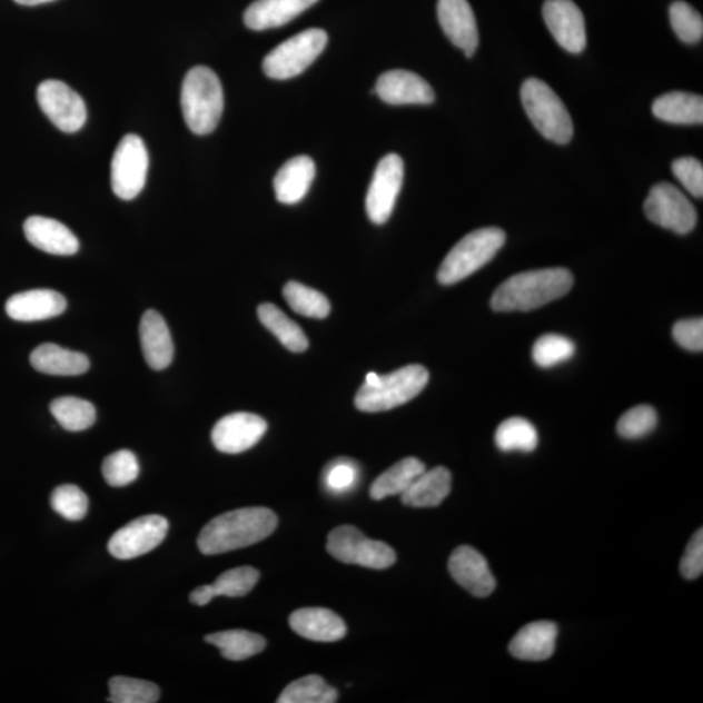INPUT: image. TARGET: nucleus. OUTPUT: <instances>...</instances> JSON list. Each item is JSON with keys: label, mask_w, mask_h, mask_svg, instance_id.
Listing matches in <instances>:
<instances>
[{"label": "nucleus", "mask_w": 703, "mask_h": 703, "mask_svg": "<svg viewBox=\"0 0 703 703\" xmlns=\"http://www.w3.org/2000/svg\"><path fill=\"white\" fill-rule=\"evenodd\" d=\"M382 101L388 105H430L435 93L430 83L415 72L394 70L379 76L376 90Z\"/></svg>", "instance_id": "nucleus-18"}, {"label": "nucleus", "mask_w": 703, "mask_h": 703, "mask_svg": "<svg viewBox=\"0 0 703 703\" xmlns=\"http://www.w3.org/2000/svg\"><path fill=\"white\" fill-rule=\"evenodd\" d=\"M66 309V297L52 289L27 290L11 296L6 303L7 315L19 323L56 318Z\"/></svg>", "instance_id": "nucleus-19"}, {"label": "nucleus", "mask_w": 703, "mask_h": 703, "mask_svg": "<svg viewBox=\"0 0 703 703\" xmlns=\"http://www.w3.org/2000/svg\"><path fill=\"white\" fill-rule=\"evenodd\" d=\"M205 641L218 647L224 659L236 662L251 659L266 647V640L261 634L242 630L208 634Z\"/></svg>", "instance_id": "nucleus-30"}, {"label": "nucleus", "mask_w": 703, "mask_h": 703, "mask_svg": "<svg viewBox=\"0 0 703 703\" xmlns=\"http://www.w3.org/2000/svg\"><path fill=\"white\" fill-rule=\"evenodd\" d=\"M426 471V466L416 457H405L392 468L382 473L370 487L374 501H382L393 495H402Z\"/></svg>", "instance_id": "nucleus-29"}, {"label": "nucleus", "mask_w": 703, "mask_h": 703, "mask_svg": "<svg viewBox=\"0 0 703 703\" xmlns=\"http://www.w3.org/2000/svg\"><path fill=\"white\" fill-rule=\"evenodd\" d=\"M37 101L46 117L62 132H78L87 123L86 102L62 81H43L37 89Z\"/></svg>", "instance_id": "nucleus-10"}, {"label": "nucleus", "mask_w": 703, "mask_h": 703, "mask_svg": "<svg viewBox=\"0 0 703 703\" xmlns=\"http://www.w3.org/2000/svg\"><path fill=\"white\" fill-rule=\"evenodd\" d=\"M30 364L37 372L62 377L81 376L90 368L89 358L86 355L52 343H44L37 347L30 355Z\"/></svg>", "instance_id": "nucleus-26"}, {"label": "nucleus", "mask_w": 703, "mask_h": 703, "mask_svg": "<svg viewBox=\"0 0 703 703\" xmlns=\"http://www.w3.org/2000/svg\"><path fill=\"white\" fill-rule=\"evenodd\" d=\"M360 478L358 466L348 458H338L327 466L324 473V484L327 492L343 495L354 491Z\"/></svg>", "instance_id": "nucleus-43"}, {"label": "nucleus", "mask_w": 703, "mask_h": 703, "mask_svg": "<svg viewBox=\"0 0 703 703\" xmlns=\"http://www.w3.org/2000/svg\"><path fill=\"white\" fill-rule=\"evenodd\" d=\"M646 217L662 228L686 235L697 225V211L684 194L669 182L652 188L645 201Z\"/></svg>", "instance_id": "nucleus-11"}, {"label": "nucleus", "mask_w": 703, "mask_h": 703, "mask_svg": "<svg viewBox=\"0 0 703 703\" xmlns=\"http://www.w3.org/2000/svg\"><path fill=\"white\" fill-rule=\"evenodd\" d=\"M167 532L168 522L164 516H142L115 533L107 547L117 560H135L162 544Z\"/></svg>", "instance_id": "nucleus-12"}, {"label": "nucleus", "mask_w": 703, "mask_h": 703, "mask_svg": "<svg viewBox=\"0 0 703 703\" xmlns=\"http://www.w3.org/2000/svg\"><path fill=\"white\" fill-rule=\"evenodd\" d=\"M429 372L422 365H408L387 376L372 372L358 389L355 397L356 407L366 414H378L400 407L422 394L429 384Z\"/></svg>", "instance_id": "nucleus-3"}, {"label": "nucleus", "mask_w": 703, "mask_h": 703, "mask_svg": "<svg viewBox=\"0 0 703 703\" xmlns=\"http://www.w3.org/2000/svg\"><path fill=\"white\" fill-rule=\"evenodd\" d=\"M674 339L680 347L692 352H702L703 349V319L692 318L679 320L675 324Z\"/></svg>", "instance_id": "nucleus-45"}, {"label": "nucleus", "mask_w": 703, "mask_h": 703, "mask_svg": "<svg viewBox=\"0 0 703 703\" xmlns=\"http://www.w3.org/2000/svg\"><path fill=\"white\" fill-rule=\"evenodd\" d=\"M112 703H156L160 697L159 686L147 680L115 676L109 682Z\"/></svg>", "instance_id": "nucleus-36"}, {"label": "nucleus", "mask_w": 703, "mask_h": 703, "mask_svg": "<svg viewBox=\"0 0 703 703\" xmlns=\"http://www.w3.org/2000/svg\"><path fill=\"white\" fill-rule=\"evenodd\" d=\"M659 424V416L651 405H638L618 419L617 433L625 439H638L651 434Z\"/></svg>", "instance_id": "nucleus-42"}, {"label": "nucleus", "mask_w": 703, "mask_h": 703, "mask_svg": "<svg viewBox=\"0 0 703 703\" xmlns=\"http://www.w3.org/2000/svg\"><path fill=\"white\" fill-rule=\"evenodd\" d=\"M495 443L503 453H511V450L532 453L538 446V433L527 419L512 417L496 429Z\"/></svg>", "instance_id": "nucleus-33"}, {"label": "nucleus", "mask_w": 703, "mask_h": 703, "mask_svg": "<svg viewBox=\"0 0 703 703\" xmlns=\"http://www.w3.org/2000/svg\"><path fill=\"white\" fill-rule=\"evenodd\" d=\"M14 2L21 6H38V4L53 2V0H14Z\"/></svg>", "instance_id": "nucleus-48"}, {"label": "nucleus", "mask_w": 703, "mask_h": 703, "mask_svg": "<svg viewBox=\"0 0 703 703\" xmlns=\"http://www.w3.org/2000/svg\"><path fill=\"white\" fill-rule=\"evenodd\" d=\"M404 180V162L397 155L380 159L366 195V212L373 224L385 225L395 209Z\"/></svg>", "instance_id": "nucleus-13"}, {"label": "nucleus", "mask_w": 703, "mask_h": 703, "mask_svg": "<svg viewBox=\"0 0 703 703\" xmlns=\"http://www.w3.org/2000/svg\"><path fill=\"white\" fill-rule=\"evenodd\" d=\"M51 507L66 519L80 522L88 514L89 499L78 486L63 485L53 491Z\"/></svg>", "instance_id": "nucleus-41"}, {"label": "nucleus", "mask_w": 703, "mask_h": 703, "mask_svg": "<svg viewBox=\"0 0 703 703\" xmlns=\"http://www.w3.org/2000/svg\"><path fill=\"white\" fill-rule=\"evenodd\" d=\"M266 432L267 423L263 417L238 412L219 419L214 426L211 440L220 453L236 455L255 447Z\"/></svg>", "instance_id": "nucleus-14"}, {"label": "nucleus", "mask_w": 703, "mask_h": 703, "mask_svg": "<svg viewBox=\"0 0 703 703\" xmlns=\"http://www.w3.org/2000/svg\"><path fill=\"white\" fill-rule=\"evenodd\" d=\"M316 178V165L307 156L289 159L274 179L277 200L285 205L300 202Z\"/></svg>", "instance_id": "nucleus-24"}, {"label": "nucleus", "mask_w": 703, "mask_h": 703, "mask_svg": "<svg viewBox=\"0 0 703 703\" xmlns=\"http://www.w3.org/2000/svg\"><path fill=\"white\" fill-rule=\"evenodd\" d=\"M448 570L456 583L475 597L493 594L496 581L484 555L469 546H461L449 557Z\"/></svg>", "instance_id": "nucleus-17"}, {"label": "nucleus", "mask_w": 703, "mask_h": 703, "mask_svg": "<svg viewBox=\"0 0 703 703\" xmlns=\"http://www.w3.org/2000/svg\"><path fill=\"white\" fill-rule=\"evenodd\" d=\"M575 343L565 336L547 334L534 343L533 360L541 368H553V366L571 360L575 356Z\"/></svg>", "instance_id": "nucleus-37"}, {"label": "nucleus", "mask_w": 703, "mask_h": 703, "mask_svg": "<svg viewBox=\"0 0 703 703\" xmlns=\"http://www.w3.org/2000/svg\"><path fill=\"white\" fill-rule=\"evenodd\" d=\"M438 20L443 32L466 57L478 48L479 37L475 12L468 0H438Z\"/></svg>", "instance_id": "nucleus-16"}, {"label": "nucleus", "mask_w": 703, "mask_h": 703, "mask_svg": "<svg viewBox=\"0 0 703 703\" xmlns=\"http://www.w3.org/2000/svg\"><path fill=\"white\" fill-rule=\"evenodd\" d=\"M102 473L106 483L110 486L125 487L139 477V461L131 450L120 449L105 458Z\"/></svg>", "instance_id": "nucleus-38"}, {"label": "nucleus", "mask_w": 703, "mask_h": 703, "mask_svg": "<svg viewBox=\"0 0 703 703\" xmlns=\"http://www.w3.org/2000/svg\"><path fill=\"white\" fill-rule=\"evenodd\" d=\"M573 275L563 267L526 271L508 278L492 297L495 311H531L567 295Z\"/></svg>", "instance_id": "nucleus-2"}, {"label": "nucleus", "mask_w": 703, "mask_h": 703, "mask_svg": "<svg viewBox=\"0 0 703 703\" xmlns=\"http://www.w3.org/2000/svg\"><path fill=\"white\" fill-rule=\"evenodd\" d=\"M214 598H216V593H214L211 584L197 587V590L189 595V601L196 606L209 605Z\"/></svg>", "instance_id": "nucleus-47"}, {"label": "nucleus", "mask_w": 703, "mask_h": 703, "mask_svg": "<svg viewBox=\"0 0 703 703\" xmlns=\"http://www.w3.org/2000/svg\"><path fill=\"white\" fill-rule=\"evenodd\" d=\"M653 113L672 125H702L703 99L685 91H671L655 99Z\"/></svg>", "instance_id": "nucleus-28"}, {"label": "nucleus", "mask_w": 703, "mask_h": 703, "mask_svg": "<svg viewBox=\"0 0 703 703\" xmlns=\"http://www.w3.org/2000/svg\"><path fill=\"white\" fill-rule=\"evenodd\" d=\"M289 625L299 636L317 642H335L347 634V625L339 615L323 607L295 611Z\"/></svg>", "instance_id": "nucleus-22"}, {"label": "nucleus", "mask_w": 703, "mask_h": 703, "mask_svg": "<svg viewBox=\"0 0 703 703\" xmlns=\"http://www.w3.org/2000/svg\"><path fill=\"white\" fill-rule=\"evenodd\" d=\"M327 41L323 29L304 30L267 53L263 63L265 75L274 80L296 78L324 52Z\"/></svg>", "instance_id": "nucleus-7"}, {"label": "nucleus", "mask_w": 703, "mask_h": 703, "mask_svg": "<svg viewBox=\"0 0 703 703\" xmlns=\"http://www.w3.org/2000/svg\"><path fill=\"white\" fill-rule=\"evenodd\" d=\"M24 234L33 247L53 256H73L80 242L70 228L51 218L34 216L26 220Z\"/></svg>", "instance_id": "nucleus-20"}, {"label": "nucleus", "mask_w": 703, "mask_h": 703, "mask_svg": "<svg viewBox=\"0 0 703 703\" xmlns=\"http://www.w3.org/2000/svg\"><path fill=\"white\" fill-rule=\"evenodd\" d=\"M506 239V232L498 227L481 228L466 235L442 263L438 271L440 285H455L483 269L503 248Z\"/></svg>", "instance_id": "nucleus-5"}, {"label": "nucleus", "mask_w": 703, "mask_h": 703, "mask_svg": "<svg viewBox=\"0 0 703 703\" xmlns=\"http://www.w3.org/2000/svg\"><path fill=\"white\" fill-rule=\"evenodd\" d=\"M283 296H285L290 309L301 316L324 319L330 315L331 307L327 297L316 289L301 285V283H287L283 289Z\"/></svg>", "instance_id": "nucleus-35"}, {"label": "nucleus", "mask_w": 703, "mask_h": 703, "mask_svg": "<svg viewBox=\"0 0 703 703\" xmlns=\"http://www.w3.org/2000/svg\"><path fill=\"white\" fill-rule=\"evenodd\" d=\"M672 171L676 179L692 196H703V166L699 159L685 157L679 158L672 164Z\"/></svg>", "instance_id": "nucleus-44"}, {"label": "nucleus", "mask_w": 703, "mask_h": 703, "mask_svg": "<svg viewBox=\"0 0 703 703\" xmlns=\"http://www.w3.org/2000/svg\"><path fill=\"white\" fill-rule=\"evenodd\" d=\"M277 526L278 517L269 508L229 511L204 527L197 545L205 555L225 554L258 544L271 536Z\"/></svg>", "instance_id": "nucleus-1"}, {"label": "nucleus", "mask_w": 703, "mask_h": 703, "mask_svg": "<svg viewBox=\"0 0 703 703\" xmlns=\"http://www.w3.org/2000/svg\"><path fill=\"white\" fill-rule=\"evenodd\" d=\"M671 26L685 43H699L703 36V19L691 4L677 0L670 7Z\"/></svg>", "instance_id": "nucleus-39"}, {"label": "nucleus", "mask_w": 703, "mask_h": 703, "mask_svg": "<svg viewBox=\"0 0 703 703\" xmlns=\"http://www.w3.org/2000/svg\"><path fill=\"white\" fill-rule=\"evenodd\" d=\"M680 571L682 575L687 580H695L702 575L703 572V531L700 529L694 533V536L690 541L685 548V553L680 563Z\"/></svg>", "instance_id": "nucleus-46"}, {"label": "nucleus", "mask_w": 703, "mask_h": 703, "mask_svg": "<svg viewBox=\"0 0 703 703\" xmlns=\"http://www.w3.org/2000/svg\"><path fill=\"white\" fill-rule=\"evenodd\" d=\"M259 580V572L254 567H239L229 570L217 578L216 583L211 584L216 597H244L257 585Z\"/></svg>", "instance_id": "nucleus-40"}, {"label": "nucleus", "mask_w": 703, "mask_h": 703, "mask_svg": "<svg viewBox=\"0 0 703 703\" xmlns=\"http://www.w3.org/2000/svg\"><path fill=\"white\" fill-rule=\"evenodd\" d=\"M338 692L318 675L295 680L279 695V703H334Z\"/></svg>", "instance_id": "nucleus-34"}, {"label": "nucleus", "mask_w": 703, "mask_h": 703, "mask_svg": "<svg viewBox=\"0 0 703 703\" xmlns=\"http://www.w3.org/2000/svg\"><path fill=\"white\" fill-rule=\"evenodd\" d=\"M327 552L336 561L372 570H386L396 562L393 547L370 539L352 525L336 527L327 538Z\"/></svg>", "instance_id": "nucleus-8"}, {"label": "nucleus", "mask_w": 703, "mask_h": 703, "mask_svg": "<svg viewBox=\"0 0 703 703\" xmlns=\"http://www.w3.org/2000/svg\"><path fill=\"white\" fill-rule=\"evenodd\" d=\"M544 19L555 41L572 53L586 48V30L583 12L572 0H546Z\"/></svg>", "instance_id": "nucleus-15"}, {"label": "nucleus", "mask_w": 703, "mask_h": 703, "mask_svg": "<svg viewBox=\"0 0 703 703\" xmlns=\"http://www.w3.org/2000/svg\"><path fill=\"white\" fill-rule=\"evenodd\" d=\"M318 0H256L244 13V21L251 30H266L286 26Z\"/></svg>", "instance_id": "nucleus-23"}, {"label": "nucleus", "mask_w": 703, "mask_h": 703, "mask_svg": "<svg viewBox=\"0 0 703 703\" xmlns=\"http://www.w3.org/2000/svg\"><path fill=\"white\" fill-rule=\"evenodd\" d=\"M224 109V88L217 73L209 67L192 68L181 88V110L190 131L198 136L211 133Z\"/></svg>", "instance_id": "nucleus-4"}, {"label": "nucleus", "mask_w": 703, "mask_h": 703, "mask_svg": "<svg viewBox=\"0 0 703 703\" xmlns=\"http://www.w3.org/2000/svg\"><path fill=\"white\" fill-rule=\"evenodd\" d=\"M524 109L534 127L547 140L568 143L573 137V121L567 107L546 82L527 79L522 88Z\"/></svg>", "instance_id": "nucleus-6"}, {"label": "nucleus", "mask_w": 703, "mask_h": 703, "mask_svg": "<svg viewBox=\"0 0 703 703\" xmlns=\"http://www.w3.org/2000/svg\"><path fill=\"white\" fill-rule=\"evenodd\" d=\"M453 486V476L445 466L425 471L415 483L402 494L405 506L414 508H433L447 498Z\"/></svg>", "instance_id": "nucleus-27"}, {"label": "nucleus", "mask_w": 703, "mask_h": 703, "mask_svg": "<svg viewBox=\"0 0 703 703\" xmlns=\"http://www.w3.org/2000/svg\"><path fill=\"white\" fill-rule=\"evenodd\" d=\"M149 170V152L141 137L127 135L113 152L111 187L121 200L131 201L142 192Z\"/></svg>", "instance_id": "nucleus-9"}, {"label": "nucleus", "mask_w": 703, "mask_h": 703, "mask_svg": "<svg viewBox=\"0 0 703 703\" xmlns=\"http://www.w3.org/2000/svg\"><path fill=\"white\" fill-rule=\"evenodd\" d=\"M556 637V624L534 622L517 632L511 641L509 653L522 661H546L555 652Z\"/></svg>", "instance_id": "nucleus-25"}, {"label": "nucleus", "mask_w": 703, "mask_h": 703, "mask_svg": "<svg viewBox=\"0 0 703 703\" xmlns=\"http://www.w3.org/2000/svg\"><path fill=\"white\" fill-rule=\"evenodd\" d=\"M140 343L145 360L152 370H165L174 360L170 328L157 310L145 311L140 323Z\"/></svg>", "instance_id": "nucleus-21"}, {"label": "nucleus", "mask_w": 703, "mask_h": 703, "mask_svg": "<svg viewBox=\"0 0 703 703\" xmlns=\"http://www.w3.org/2000/svg\"><path fill=\"white\" fill-rule=\"evenodd\" d=\"M53 417L68 432H82L93 426L97 418L95 405L75 396L58 397L50 405Z\"/></svg>", "instance_id": "nucleus-32"}, {"label": "nucleus", "mask_w": 703, "mask_h": 703, "mask_svg": "<svg viewBox=\"0 0 703 703\" xmlns=\"http://www.w3.org/2000/svg\"><path fill=\"white\" fill-rule=\"evenodd\" d=\"M258 318L267 330L277 336L287 349L295 352V354H301V352L308 349L309 340L303 328L275 305L263 304L258 308Z\"/></svg>", "instance_id": "nucleus-31"}]
</instances>
